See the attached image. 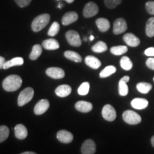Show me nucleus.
Returning <instances> with one entry per match:
<instances>
[{
    "label": "nucleus",
    "mask_w": 154,
    "mask_h": 154,
    "mask_svg": "<svg viewBox=\"0 0 154 154\" xmlns=\"http://www.w3.org/2000/svg\"><path fill=\"white\" fill-rule=\"evenodd\" d=\"M22 84V79L18 75H10L6 77L2 82V87L6 91H17Z\"/></svg>",
    "instance_id": "f257e3e1"
},
{
    "label": "nucleus",
    "mask_w": 154,
    "mask_h": 154,
    "mask_svg": "<svg viewBox=\"0 0 154 154\" xmlns=\"http://www.w3.org/2000/svg\"><path fill=\"white\" fill-rule=\"evenodd\" d=\"M50 15L49 14H42L38 15L34 19L32 23V29L34 32H40L49 24Z\"/></svg>",
    "instance_id": "f03ea898"
},
{
    "label": "nucleus",
    "mask_w": 154,
    "mask_h": 154,
    "mask_svg": "<svg viewBox=\"0 0 154 154\" xmlns=\"http://www.w3.org/2000/svg\"><path fill=\"white\" fill-rule=\"evenodd\" d=\"M34 94V91L32 88L27 87L24 88L19 95L18 101H17L19 106H23L29 103L31 100L33 99Z\"/></svg>",
    "instance_id": "7ed1b4c3"
},
{
    "label": "nucleus",
    "mask_w": 154,
    "mask_h": 154,
    "mask_svg": "<svg viewBox=\"0 0 154 154\" xmlns=\"http://www.w3.org/2000/svg\"><path fill=\"white\" fill-rule=\"evenodd\" d=\"M123 119L125 122L128 124L136 125L141 122V117L140 116L131 110L125 111L123 113Z\"/></svg>",
    "instance_id": "20e7f679"
},
{
    "label": "nucleus",
    "mask_w": 154,
    "mask_h": 154,
    "mask_svg": "<svg viewBox=\"0 0 154 154\" xmlns=\"http://www.w3.org/2000/svg\"><path fill=\"white\" fill-rule=\"evenodd\" d=\"M66 38L67 42L70 45L75 47H79L82 45V40H81L79 34L74 30H69L66 32Z\"/></svg>",
    "instance_id": "39448f33"
},
{
    "label": "nucleus",
    "mask_w": 154,
    "mask_h": 154,
    "mask_svg": "<svg viewBox=\"0 0 154 154\" xmlns=\"http://www.w3.org/2000/svg\"><path fill=\"white\" fill-rule=\"evenodd\" d=\"M99 12V7L93 2H88L84 7L83 10V15L86 18H91L96 16Z\"/></svg>",
    "instance_id": "423d86ee"
},
{
    "label": "nucleus",
    "mask_w": 154,
    "mask_h": 154,
    "mask_svg": "<svg viewBox=\"0 0 154 154\" xmlns=\"http://www.w3.org/2000/svg\"><path fill=\"white\" fill-rule=\"evenodd\" d=\"M101 114L103 118L108 121H113L116 118V111L110 104H106L103 106Z\"/></svg>",
    "instance_id": "0eeeda50"
},
{
    "label": "nucleus",
    "mask_w": 154,
    "mask_h": 154,
    "mask_svg": "<svg viewBox=\"0 0 154 154\" xmlns=\"http://www.w3.org/2000/svg\"><path fill=\"white\" fill-rule=\"evenodd\" d=\"M127 23L124 18H119L116 19L113 23V32L114 34L119 35L127 30Z\"/></svg>",
    "instance_id": "6e6552de"
},
{
    "label": "nucleus",
    "mask_w": 154,
    "mask_h": 154,
    "mask_svg": "<svg viewBox=\"0 0 154 154\" xmlns=\"http://www.w3.org/2000/svg\"><path fill=\"white\" fill-rule=\"evenodd\" d=\"M46 74L48 76L55 79H60L65 76V72L62 69L59 67H50L46 71Z\"/></svg>",
    "instance_id": "1a4fd4ad"
},
{
    "label": "nucleus",
    "mask_w": 154,
    "mask_h": 154,
    "mask_svg": "<svg viewBox=\"0 0 154 154\" xmlns=\"http://www.w3.org/2000/svg\"><path fill=\"white\" fill-rule=\"evenodd\" d=\"M81 151L83 154H94L96 153V144L91 139H87L82 144Z\"/></svg>",
    "instance_id": "9d476101"
},
{
    "label": "nucleus",
    "mask_w": 154,
    "mask_h": 154,
    "mask_svg": "<svg viewBox=\"0 0 154 154\" xmlns=\"http://www.w3.org/2000/svg\"><path fill=\"white\" fill-rule=\"evenodd\" d=\"M49 101L47 99H42L34 106V111L36 115H42L47 111L49 108Z\"/></svg>",
    "instance_id": "9b49d317"
},
{
    "label": "nucleus",
    "mask_w": 154,
    "mask_h": 154,
    "mask_svg": "<svg viewBox=\"0 0 154 154\" xmlns=\"http://www.w3.org/2000/svg\"><path fill=\"white\" fill-rule=\"evenodd\" d=\"M123 39L127 45L131 47H136L140 43V39L136 35L131 33H127L123 36Z\"/></svg>",
    "instance_id": "f8f14e48"
},
{
    "label": "nucleus",
    "mask_w": 154,
    "mask_h": 154,
    "mask_svg": "<svg viewBox=\"0 0 154 154\" xmlns=\"http://www.w3.org/2000/svg\"><path fill=\"white\" fill-rule=\"evenodd\" d=\"M57 138L63 143H69L73 140L74 136L71 132L66 130H61L57 134Z\"/></svg>",
    "instance_id": "ddd939ff"
},
{
    "label": "nucleus",
    "mask_w": 154,
    "mask_h": 154,
    "mask_svg": "<svg viewBox=\"0 0 154 154\" xmlns=\"http://www.w3.org/2000/svg\"><path fill=\"white\" fill-rule=\"evenodd\" d=\"M130 77L125 76L121 79L119 83V93L121 96H126L128 94V86L126 83L129 82Z\"/></svg>",
    "instance_id": "4468645a"
},
{
    "label": "nucleus",
    "mask_w": 154,
    "mask_h": 154,
    "mask_svg": "<svg viewBox=\"0 0 154 154\" xmlns=\"http://www.w3.org/2000/svg\"><path fill=\"white\" fill-rule=\"evenodd\" d=\"M79 16L76 11H69L63 15L61 19L62 24L64 26H67L72 23L76 22L78 20Z\"/></svg>",
    "instance_id": "2eb2a0df"
},
{
    "label": "nucleus",
    "mask_w": 154,
    "mask_h": 154,
    "mask_svg": "<svg viewBox=\"0 0 154 154\" xmlns=\"http://www.w3.org/2000/svg\"><path fill=\"white\" fill-rule=\"evenodd\" d=\"M131 106L135 109L138 110H142V109H146L149 106V101L146 99L143 98H136L134 99L131 102Z\"/></svg>",
    "instance_id": "dca6fc26"
},
{
    "label": "nucleus",
    "mask_w": 154,
    "mask_h": 154,
    "mask_svg": "<svg viewBox=\"0 0 154 154\" xmlns=\"http://www.w3.org/2000/svg\"><path fill=\"white\" fill-rule=\"evenodd\" d=\"M75 108L78 111L82 113H88L93 109V105L91 103L85 101H79L76 102Z\"/></svg>",
    "instance_id": "f3484780"
},
{
    "label": "nucleus",
    "mask_w": 154,
    "mask_h": 154,
    "mask_svg": "<svg viewBox=\"0 0 154 154\" xmlns=\"http://www.w3.org/2000/svg\"><path fill=\"white\" fill-rule=\"evenodd\" d=\"M14 134L17 138L23 140L27 137L28 131L23 124H17L14 128Z\"/></svg>",
    "instance_id": "a211bd4d"
},
{
    "label": "nucleus",
    "mask_w": 154,
    "mask_h": 154,
    "mask_svg": "<svg viewBox=\"0 0 154 154\" xmlns=\"http://www.w3.org/2000/svg\"><path fill=\"white\" fill-rule=\"evenodd\" d=\"M86 64L93 69H98L101 66V62L99 59L94 56H87L85 58Z\"/></svg>",
    "instance_id": "6ab92c4d"
},
{
    "label": "nucleus",
    "mask_w": 154,
    "mask_h": 154,
    "mask_svg": "<svg viewBox=\"0 0 154 154\" xmlns=\"http://www.w3.org/2000/svg\"><path fill=\"white\" fill-rule=\"evenodd\" d=\"M71 92H72V88L66 84L58 86L55 90V94L59 97H66L71 94Z\"/></svg>",
    "instance_id": "aec40b11"
},
{
    "label": "nucleus",
    "mask_w": 154,
    "mask_h": 154,
    "mask_svg": "<svg viewBox=\"0 0 154 154\" xmlns=\"http://www.w3.org/2000/svg\"><path fill=\"white\" fill-rule=\"evenodd\" d=\"M96 24L100 32H106L110 29V22L106 18H99L96 20Z\"/></svg>",
    "instance_id": "412c9836"
},
{
    "label": "nucleus",
    "mask_w": 154,
    "mask_h": 154,
    "mask_svg": "<svg viewBox=\"0 0 154 154\" xmlns=\"http://www.w3.org/2000/svg\"><path fill=\"white\" fill-rule=\"evenodd\" d=\"M44 49L47 50H56L59 48V44L54 38H48L42 42Z\"/></svg>",
    "instance_id": "4be33fe9"
},
{
    "label": "nucleus",
    "mask_w": 154,
    "mask_h": 154,
    "mask_svg": "<svg viewBox=\"0 0 154 154\" xmlns=\"http://www.w3.org/2000/svg\"><path fill=\"white\" fill-rule=\"evenodd\" d=\"M24 63V59L22 57H15L14 59L6 61L4 65L3 69H7L15 66H21Z\"/></svg>",
    "instance_id": "5701e85b"
},
{
    "label": "nucleus",
    "mask_w": 154,
    "mask_h": 154,
    "mask_svg": "<svg viewBox=\"0 0 154 154\" xmlns=\"http://www.w3.org/2000/svg\"><path fill=\"white\" fill-rule=\"evenodd\" d=\"M42 53V47L39 44H35L32 47V52L29 54V59L31 60H36L40 57Z\"/></svg>",
    "instance_id": "b1692460"
},
{
    "label": "nucleus",
    "mask_w": 154,
    "mask_h": 154,
    "mask_svg": "<svg viewBox=\"0 0 154 154\" xmlns=\"http://www.w3.org/2000/svg\"><path fill=\"white\" fill-rule=\"evenodd\" d=\"M64 57L69 60L74 61V62H82V58L78 53L73 51H66L64 52Z\"/></svg>",
    "instance_id": "393cba45"
},
{
    "label": "nucleus",
    "mask_w": 154,
    "mask_h": 154,
    "mask_svg": "<svg viewBox=\"0 0 154 154\" xmlns=\"http://www.w3.org/2000/svg\"><path fill=\"white\" fill-rule=\"evenodd\" d=\"M146 34L149 37L154 36V17H151L146 22Z\"/></svg>",
    "instance_id": "a878e982"
},
{
    "label": "nucleus",
    "mask_w": 154,
    "mask_h": 154,
    "mask_svg": "<svg viewBox=\"0 0 154 154\" xmlns=\"http://www.w3.org/2000/svg\"><path fill=\"white\" fill-rule=\"evenodd\" d=\"M136 88L140 93L141 94H148L151 91L152 88V85L147 82H139L136 85Z\"/></svg>",
    "instance_id": "bb28decb"
},
{
    "label": "nucleus",
    "mask_w": 154,
    "mask_h": 154,
    "mask_svg": "<svg viewBox=\"0 0 154 154\" xmlns=\"http://www.w3.org/2000/svg\"><path fill=\"white\" fill-rule=\"evenodd\" d=\"M91 49L95 53H103L106 51L108 49V47L105 42L99 41L94 44L93 47H92Z\"/></svg>",
    "instance_id": "cd10ccee"
},
{
    "label": "nucleus",
    "mask_w": 154,
    "mask_h": 154,
    "mask_svg": "<svg viewBox=\"0 0 154 154\" xmlns=\"http://www.w3.org/2000/svg\"><path fill=\"white\" fill-rule=\"evenodd\" d=\"M116 72V68L114 66L110 65V66H108L105 67L103 70L100 72L99 76L101 78H106V77L110 76L111 75H112Z\"/></svg>",
    "instance_id": "c85d7f7f"
},
{
    "label": "nucleus",
    "mask_w": 154,
    "mask_h": 154,
    "mask_svg": "<svg viewBox=\"0 0 154 154\" xmlns=\"http://www.w3.org/2000/svg\"><path fill=\"white\" fill-rule=\"evenodd\" d=\"M120 65L121 68L126 71L131 70L133 67V63L131 60L128 57H126V56H124V57H123L121 59Z\"/></svg>",
    "instance_id": "c756f323"
},
{
    "label": "nucleus",
    "mask_w": 154,
    "mask_h": 154,
    "mask_svg": "<svg viewBox=\"0 0 154 154\" xmlns=\"http://www.w3.org/2000/svg\"><path fill=\"white\" fill-rule=\"evenodd\" d=\"M110 51L113 55L120 56L128 51V47L126 46H116L111 48Z\"/></svg>",
    "instance_id": "7c9ffc66"
},
{
    "label": "nucleus",
    "mask_w": 154,
    "mask_h": 154,
    "mask_svg": "<svg viewBox=\"0 0 154 154\" xmlns=\"http://www.w3.org/2000/svg\"><path fill=\"white\" fill-rule=\"evenodd\" d=\"M90 84L88 82H84L81 84L79 87L78 88V93L81 96H86L87 95L89 92Z\"/></svg>",
    "instance_id": "2f4dec72"
},
{
    "label": "nucleus",
    "mask_w": 154,
    "mask_h": 154,
    "mask_svg": "<svg viewBox=\"0 0 154 154\" xmlns=\"http://www.w3.org/2000/svg\"><path fill=\"white\" fill-rule=\"evenodd\" d=\"M9 135L8 127L6 126H0V143L7 139Z\"/></svg>",
    "instance_id": "473e14b6"
},
{
    "label": "nucleus",
    "mask_w": 154,
    "mask_h": 154,
    "mask_svg": "<svg viewBox=\"0 0 154 154\" xmlns=\"http://www.w3.org/2000/svg\"><path fill=\"white\" fill-rule=\"evenodd\" d=\"M59 29H60V25L57 22H54L51 24V27L48 31V35L50 36H54L59 33Z\"/></svg>",
    "instance_id": "72a5a7b5"
},
{
    "label": "nucleus",
    "mask_w": 154,
    "mask_h": 154,
    "mask_svg": "<svg viewBox=\"0 0 154 154\" xmlns=\"http://www.w3.org/2000/svg\"><path fill=\"white\" fill-rule=\"evenodd\" d=\"M122 0H104L106 7L109 9H114L120 5Z\"/></svg>",
    "instance_id": "f704fd0d"
},
{
    "label": "nucleus",
    "mask_w": 154,
    "mask_h": 154,
    "mask_svg": "<svg viewBox=\"0 0 154 154\" xmlns=\"http://www.w3.org/2000/svg\"><path fill=\"white\" fill-rule=\"evenodd\" d=\"M146 9L148 13L154 15V1H149L146 3Z\"/></svg>",
    "instance_id": "c9c22d12"
},
{
    "label": "nucleus",
    "mask_w": 154,
    "mask_h": 154,
    "mask_svg": "<svg viewBox=\"0 0 154 154\" xmlns=\"http://www.w3.org/2000/svg\"><path fill=\"white\" fill-rule=\"evenodd\" d=\"M14 1L19 7L24 8V7H26L28 5H29L32 0H14Z\"/></svg>",
    "instance_id": "e433bc0d"
},
{
    "label": "nucleus",
    "mask_w": 154,
    "mask_h": 154,
    "mask_svg": "<svg viewBox=\"0 0 154 154\" xmlns=\"http://www.w3.org/2000/svg\"><path fill=\"white\" fill-rule=\"evenodd\" d=\"M146 66H148V68H149L151 70L154 71V58L153 57H150L149 59H148L146 60Z\"/></svg>",
    "instance_id": "4c0bfd02"
},
{
    "label": "nucleus",
    "mask_w": 154,
    "mask_h": 154,
    "mask_svg": "<svg viewBox=\"0 0 154 154\" xmlns=\"http://www.w3.org/2000/svg\"><path fill=\"white\" fill-rule=\"evenodd\" d=\"M146 56L150 57H154V47H149L146 49L144 51Z\"/></svg>",
    "instance_id": "58836bf2"
},
{
    "label": "nucleus",
    "mask_w": 154,
    "mask_h": 154,
    "mask_svg": "<svg viewBox=\"0 0 154 154\" xmlns=\"http://www.w3.org/2000/svg\"><path fill=\"white\" fill-rule=\"evenodd\" d=\"M6 62L5 59L2 57H0V69H3L4 65H5V63Z\"/></svg>",
    "instance_id": "ea45409f"
},
{
    "label": "nucleus",
    "mask_w": 154,
    "mask_h": 154,
    "mask_svg": "<svg viewBox=\"0 0 154 154\" xmlns=\"http://www.w3.org/2000/svg\"><path fill=\"white\" fill-rule=\"evenodd\" d=\"M36 153H34V152H32V151H26V152H24V153H22V154H35Z\"/></svg>",
    "instance_id": "a19ab883"
},
{
    "label": "nucleus",
    "mask_w": 154,
    "mask_h": 154,
    "mask_svg": "<svg viewBox=\"0 0 154 154\" xmlns=\"http://www.w3.org/2000/svg\"><path fill=\"white\" fill-rule=\"evenodd\" d=\"M57 1H61V0H57ZM64 1H66L67 3H69V4H71V3L74 2V0H64Z\"/></svg>",
    "instance_id": "79ce46f5"
},
{
    "label": "nucleus",
    "mask_w": 154,
    "mask_h": 154,
    "mask_svg": "<svg viewBox=\"0 0 154 154\" xmlns=\"http://www.w3.org/2000/svg\"><path fill=\"white\" fill-rule=\"evenodd\" d=\"M58 8H60V9H61L62 8V7H63V4L62 3H59V5H58Z\"/></svg>",
    "instance_id": "37998d69"
},
{
    "label": "nucleus",
    "mask_w": 154,
    "mask_h": 154,
    "mask_svg": "<svg viewBox=\"0 0 154 154\" xmlns=\"http://www.w3.org/2000/svg\"><path fill=\"white\" fill-rule=\"evenodd\" d=\"M151 144H152V146L154 147V136L151 138Z\"/></svg>",
    "instance_id": "c03bdc74"
},
{
    "label": "nucleus",
    "mask_w": 154,
    "mask_h": 154,
    "mask_svg": "<svg viewBox=\"0 0 154 154\" xmlns=\"http://www.w3.org/2000/svg\"><path fill=\"white\" fill-rule=\"evenodd\" d=\"M94 38V36L93 35H91V36H90V37H89L90 41H93Z\"/></svg>",
    "instance_id": "a18cd8bd"
},
{
    "label": "nucleus",
    "mask_w": 154,
    "mask_h": 154,
    "mask_svg": "<svg viewBox=\"0 0 154 154\" xmlns=\"http://www.w3.org/2000/svg\"><path fill=\"white\" fill-rule=\"evenodd\" d=\"M153 82H154V77H153Z\"/></svg>",
    "instance_id": "49530a36"
}]
</instances>
